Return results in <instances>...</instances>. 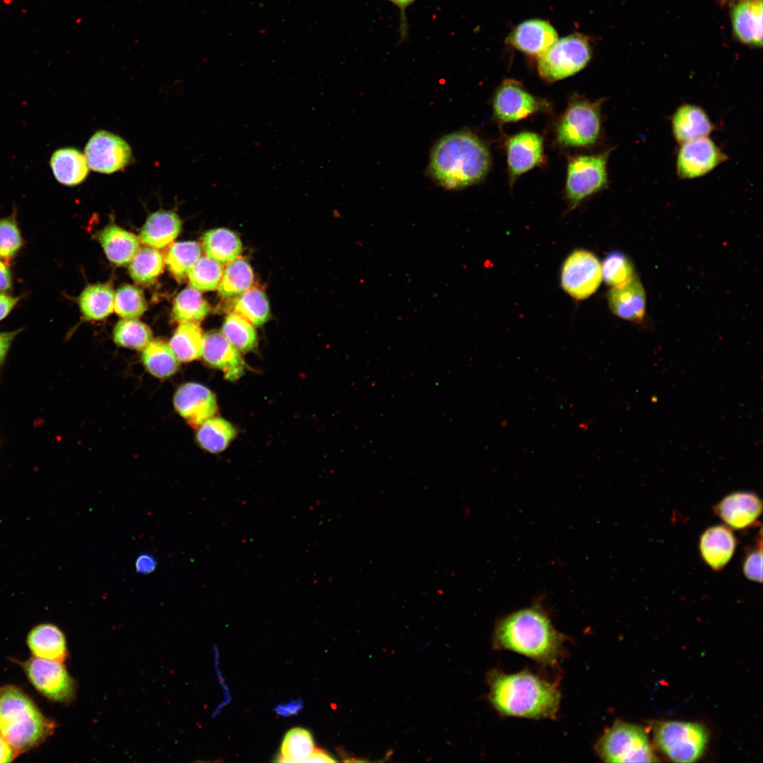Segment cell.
<instances>
[{"label": "cell", "instance_id": "1", "mask_svg": "<svg viewBox=\"0 0 763 763\" xmlns=\"http://www.w3.org/2000/svg\"><path fill=\"white\" fill-rule=\"evenodd\" d=\"M565 638L536 604L499 619L493 630L492 644L496 649L511 651L552 667L564 654Z\"/></svg>", "mask_w": 763, "mask_h": 763}, {"label": "cell", "instance_id": "2", "mask_svg": "<svg viewBox=\"0 0 763 763\" xmlns=\"http://www.w3.org/2000/svg\"><path fill=\"white\" fill-rule=\"evenodd\" d=\"M487 680L488 699L501 716L536 720L556 717L561 694L554 682L526 670L507 674L493 669Z\"/></svg>", "mask_w": 763, "mask_h": 763}, {"label": "cell", "instance_id": "3", "mask_svg": "<svg viewBox=\"0 0 763 763\" xmlns=\"http://www.w3.org/2000/svg\"><path fill=\"white\" fill-rule=\"evenodd\" d=\"M490 167V155L481 140L468 131L442 138L432 149L430 171L447 189H458L482 180Z\"/></svg>", "mask_w": 763, "mask_h": 763}, {"label": "cell", "instance_id": "4", "mask_svg": "<svg viewBox=\"0 0 763 763\" xmlns=\"http://www.w3.org/2000/svg\"><path fill=\"white\" fill-rule=\"evenodd\" d=\"M53 729L54 724L20 689L0 688V735L18 752L40 743Z\"/></svg>", "mask_w": 763, "mask_h": 763}, {"label": "cell", "instance_id": "5", "mask_svg": "<svg viewBox=\"0 0 763 763\" xmlns=\"http://www.w3.org/2000/svg\"><path fill=\"white\" fill-rule=\"evenodd\" d=\"M605 762H655L658 759L643 728L617 721L595 745Z\"/></svg>", "mask_w": 763, "mask_h": 763}, {"label": "cell", "instance_id": "6", "mask_svg": "<svg viewBox=\"0 0 763 763\" xmlns=\"http://www.w3.org/2000/svg\"><path fill=\"white\" fill-rule=\"evenodd\" d=\"M602 100L573 97L556 128L557 142L564 147L580 148L594 144L601 129Z\"/></svg>", "mask_w": 763, "mask_h": 763}, {"label": "cell", "instance_id": "7", "mask_svg": "<svg viewBox=\"0 0 763 763\" xmlns=\"http://www.w3.org/2000/svg\"><path fill=\"white\" fill-rule=\"evenodd\" d=\"M592 49L588 39L573 34L557 40L538 57V71L548 82L572 76L584 69L591 59Z\"/></svg>", "mask_w": 763, "mask_h": 763}, {"label": "cell", "instance_id": "8", "mask_svg": "<svg viewBox=\"0 0 763 763\" xmlns=\"http://www.w3.org/2000/svg\"><path fill=\"white\" fill-rule=\"evenodd\" d=\"M659 748L673 761L693 762L704 753L708 741L705 728L695 723L665 721L655 728Z\"/></svg>", "mask_w": 763, "mask_h": 763}, {"label": "cell", "instance_id": "9", "mask_svg": "<svg viewBox=\"0 0 763 763\" xmlns=\"http://www.w3.org/2000/svg\"><path fill=\"white\" fill-rule=\"evenodd\" d=\"M610 152L608 150L593 155H576L569 159L565 194L573 208L606 186L607 165Z\"/></svg>", "mask_w": 763, "mask_h": 763}, {"label": "cell", "instance_id": "10", "mask_svg": "<svg viewBox=\"0 0 763 763\" xmlns=\"http://www.w3.org/2000/svg\"><path fill=\"white\" fill-rule=\"evenodd\" d=\"M601 264L592 252L577 249L565 259L561 272V285L576 300L593 295L602 281Z\"/></svg>", "mask_w": 763, "mask_h": 763}, {"label": "cell", "instance_id": "11", "mask_svg": "<svg viewBox=\"0 0 763 763\" xmlns=\"http://www.w3.org/2000/svg\"><path fill=\"white\" fill-rule=\"evenodd\" d=\"M23 666L30 681L43 695L57 702H67L73 699L75 681L62 662L35 656Z\"/></svg>", "mask_w": 763, "mask_h": 763}, {"label": "cell", "instance_id": "12", "mask_svg": "<svg viewBox=\"0 0 763 763\" xmlns=\"http://www.w3.org/2000/svg\"><path fill=\"white\" fill-rule=\"evenodd\" d=\"M84 151L89 168L103 174L124 169L132 157L131 147L125 140L104 130L96 131L90 137Z\"/></svg>", "mask_w": 763, "mask_h": 763}, {"label": "cell", "instance_id": "13", "mask_svg": "<svg viewBox=\"0 0 763 763\" xmlns=\"http://www.w3.org/2000/svg\"><path fill=\"white\" fill-rule=\"evenodd\" d=\"M492 106L495 116L502 123L517 122L548 107L546 102L531 95L513 79L504 81L497 88Z\"/></svg>", "mask_w": 763, "mask_h": 763}, {"label": "cell", "instance_id": "14", "mask_svg": "<svg viewBox=\"0 0 763 763\" xmlns=\"http://www.w3.org/2000/svg\"><path fill=\"white\" fill-rule=\"evenodd\" d=\"M681 145L676 161L677 174L681 179L704 176L728 159L708 137Z\"/></svg>", "mask_w": 763, "mask_h": 763}, {"label": "cell", "instance_id": "15", "mask_svg": "<svg viewBox=\"0 0 763 763\" xmlns=\"http://www.w3.org/2000/svg\"><path fill=\"white\" fill-rule=\"evenodd\" d=\"M173 404L176 411L193 428H198L204 421L213 417L218 406L215 396L205 386L189 382L176 391Z\"/></svg>", "mask_w": 763, "mask_h": 763}, {"label": "cell", "instance_id": "16", "mask_svg": "<svg viewBox=\"0 0 763 763\" xmlns=\"http://www.w3.org/2000/svg\"><path fill=\"white\" fill-rule=\"evenodd\" d=\"M714 511L730 528L744 530L756 524L762 511V502L752 492H735L721 499Z\"/></svg>", "mask_w": 763, "mask_h": 763}, {"label": "cell", "instance_id": "17", "mask_svg": "<svg viewBox=\"0 0 763 763\" xmlns=\"http://www.w3.org/2000/svg\"><path fill=\"white\" fill-rule=\"evenodd\" d=\"M506 150L511 183L544 159L543 138L532 131H522L511 136L507 142Z\"/></svg>", "mask_w": 763, "mask_h": 763}, {"label": "cell", "instance_id": "18", "mask_svg": "<svg viewBox=\"0 0 763 763\" xmlns=\"http://www.w3.org/2000/svg\"><path fill=\"white\" fill-rule=\"evenodd\" d=\"M201 355L210 366L223 372L227 379L234 381L244 372V362L239 350L217 331L203 336Z\"/></svg>", "mask_w": 763, "mask_h": 763}, {"label": "cell", "instance_id": "19", "mask_svg": "<svg viewBox=\"0 0 763 763\" xmlns=\"http://www.w3.org/2000/svg\"><path fill=\"white\" fill-rule=\"evenodd\" d=\"M762 0H738L730 6L733 34L741 43L762 45Z\"/></svg>", "mask_w": 763, "mask_h": 763}, {"label": "cell", "instance_id": "20", "mask_svg": "<svg viewBox=\"0 0 763 763\" xmlns=\"http://www.w3.org/2000/svg\"><path fill=\"white\" fill-rule=\"evenodd\" d=\"M557 33L548 22L530 19L519 24L506 42L516 49L538 57L557 40Z\"/></svg>", "mask_w": 763, "mask_h": 763}, {"label": "cell", "instance_id": "21", "mask_svg": "<svg viewBox=\"0 0 763 763\" xmlns=\"http://www.w3.org/2000/svg\"><path fill=\"white\" fill-rule=\"evenodd\" d=\"M736 544L731 528L726 525H716L701 535L699 550L703 561L713 570L718 571L731 560Z\"/></svg>", "mask_w": 763, "mask_h": 763}, {"label": "cell", "instance_id": "22", "mask_svg": "<svg viewBox=\"0 0 763 763\" xmlns=\"http://www.w3.org/2000/svg\"><path fill=\"white\" fill-rule=\"evenodd\" d=\"M608 301L610 310L620 318L639 321L644 316L645 290L635 276L622 286L611 288L608 295Z\"/></svg>", "mask_w": 763, "mask_h": 763}, {"label": "cell", "instance_id": "23", "mask_svg": "<svg viewBox=\"0 0 763 763\" xmlns=\"http://www.w3.org/2000/svg\"><path fill=\"white\" fill-rule=\"evenodd\" d=\"M673 134L680 144L707 137L714 126L705 111L694 105L680 106L672 117Z\"/></svg>", "mask_w": 763, "mask_h": 763}, {"label": "cell", "instance_id": "24", "mask_svg": "<svg viewBox=\"0 0 763 763\" xmlns=\"http://www.w3.org/2000/svg\"><path fill=\"white\" fill-rule=\"evenodd\" d=\"M49 164L57 181L68 187L81 184L89 173L85 155L72 147L55 150L51 156Z\"/></svg>", "mask_w": 763, "mask_h": 763}, {"label": "cell", "instance_id": "25", "mask_svg": "<svg viewBox=\"0 0 763 763\" xmlns=\"http://www.w3.org/2000/svg\"><path fill=\"white\" fill-rule=\"evenodd\" d=\"M181 227V219L175 212L160 210L148 217L139 238L143 244L151 247L162 248L177 237Z\"/></svg>", "mask_w": 763, "mask_h": 763}, {"label": "cell", "instance_id": "26", "mask_svg": "<svg viewBox=\"0 0 763 763\" xmlns=\"http://www.w3.org/2000/svg\"><path fill=\"white\" fill-rule=\"evenodd\" d=\"M97 237L107 259L117 266L130 262L139 248L135 235L114 224L103 228Z\"/></svg>", "mask_w": 763, "mask_h": 763}, {"label": "cell", "instance_id": "27", "mask_svg": "<svg viewBox=\"0 0 763 763\" xmlns=\"http://www.w3.org/2000/svg\"><path fill=\"white\" fill-rule=\"evenodd\" d=\"M28 644L35 657L63 662L67 656L64 634L51 624L34 627L28 634Z\"/></svg>", "mask_w": 763, "mask_h": 763}, {"label": "cell", "instance_id": "28", "mask_svg": "<svg viewBox=\"0 0 763 763\" xmlns=\"http://www.w3.org/2000/svg\"><path fill=\"white\" fill-rule=\"evenodd\" d=\"M202 245L208 257L223 264L236 259L242 250L239 237L227 228H215L205 232Z\"/></svg>", "mask_w": 763, "mask_h": 763}, {"label": "cell", "instance_id": "29", "mask_svg": "<svg viewBox=\"0 0 763 763\" xmlns=\"http://www.w3.org/2000/svg\"><path fill=\"white\" fill-rule=\"evenodd\" d=\"M114 292L109 284L88 285L78 297V304L86 320H101L113 311Z\"/></svg>", "mask_w": 763, "mask_h": 763}, {"label": "cell", "instance_id": "30", "mask_svg": "<svg viewBox=\"0 0 763 763\" xmlns=\"http://www.w3.org/2000/svg\"><path fill=\"white\" fill-rule=\"evenodd\" d=\"M141 361L150 374L160 379L173 375L179 368V360L170 345L158 339L150 341L143 350Z\"/></svg>", "mask_w": 763, "mask_h": 763}, {"label": "cell", "instance_id": "31", "mask_svg": "<svg viewBox=\"0 0 763 763\" xmlns=\"http://www.w3.org/2000/svg\"><path fill=\"white\" fill-rule=\"evenodd\" d=\"M236 430L231 423L220 418H211L204 421L196 434L199 444L211 453L223 451L234 439Z\"/></svg>", "mask_w": 763, "mask_h": 763}, {"label": "cell", "instance_id": "32", "mask_svg": "<svg viewBox=\"0 0 763 763\" xmlns=\"http://www.w3.org/2000/svg\"><path fill=\"white\" fill-rule=\"evenodd\" d=\"M203 336L201 328L194 323H181L169 345L180 362H191L201 355Z\"/></svg>", "mask_w": 763, "mask_h": 763}, {"label": "cell", "instance_id": "33", "mask_svg": "<svg viewBox=\"0 0 763 763\" xmlns=\"http://www.w3.org/2000/svg\"><path fill=\"white\" fill-rule=\"evenodd\" d=\"M163 268L164 260L160 253L153 247H143L131 259L129 271L136 283L150 285L162 274Z\"/></svg>", "mask_w": 763, "mask_h": 763}, {"label": "cell", "instance_id": "34", "mask_svg": "<svg viewBox=\"0 0 763 763\" xmlns=\"http://www.w3.org/2000/svg\"><path fill=\"white\" fill-rule=\"evenodd\" d=\"M209 311V304L199 290L192 287L181 291L173 302V317L181 323L196 324L203 320Z\"/></svg>", "mask_w": 763, "mask_h": 763}, {"label": "cell", "instance_id": "35", "mask_svg": "<svg viewBox=\"0 0 763 763\" xmlns=\"http://www.w3.org/2000/svg\"><path fill=\"white\" fill-rule=\"evenodd\" d=\"M254 277L249 262L243 258H237L230 262L223 271L218 288L219 294L223 297L241 295L252 285Z\"/></svg>", "mask_w": 763, "mask_h": 763}, {"label": "cell", "instance_id": "36", "mask_svg": "<svg viewBox=\"0 0 763 763\" xmlns=\"http://www.w3.org/2000/svg\"><path fill=\"white\" fill-rule=\"evenodd\" d=\"M201 247L196 242H178L170 247L165 256V262L172 276L182 283L201 257Z\"/></svg>", "mask_w": 763, "mask_h": 763}, {"label": "cell", "instance_id": "37", "mask_svg": "<svg viewBox=\"0 0 763 763\" xmlns=\"http://www.w3.org/2000/svg\"><path fill=\"white\" fill-rule=\"evenodd\" d=\"M235 312L253 325L264 324L270 317L269 302L266 294L258 288H249L237 299Z\"/></svg>", "mask_w": 763, "mask_h": 763}, {"label": "cell", "instance_id": "38", "mask_svg": "<svg viewBox=\"0 0 763 763\" xmlns=\"http://www.w3.org/2000/svg\"><path fill=\"white\" fill-rule=\"evenodd\" d=\"M315 749L311 733L304 728H295L285 735L277 761L304 762Z\"/></svg>", "mask_w": 763, "mask_h": 763}, {"label": "cell", "instance_id": "39", "mask_svg": "<svg viewBox=\"0 0 763 763\" xmlns=\"http://www.w3.org/2000/svg\"><path fill=\"white\" fill-rule=\"evenodd\" d=\"M222 333L241 352L252 350L257 344L253 324L235 312L226 317L222 326Z\"/></svg>", "mask_w": 763, "mask_h": 763}, {"label": "cell", "instance_id": "40", "mask_svg": "<svg viewBox=\"0 0 763 763\" xmlns=\"http://www.w3.org/2000/svg\"><path fill=\"white\" fill-rule=\"evenodd\" d=\"M151 338L150 328L136 319H121L113 331V339L117 345L134 350H143Z\"/></svg>", "mask_w": 763, "mask_h": 763}, {"label": "cell", "instance_id": "41", "mask_svg": "<svg viewBox=\"0 0 763 763\" xmlns=\"http://www.w3.org/2000/svg\"><path fill=\"white\" fill-rule=\"evenodd\" d=\"M24 245L14 207L10 215L0 218V259L10 264Z\"/></svg>", "mask_w": 763, "mask_h": 763}, {"label": "cell", "instance_id": "42", "mask_svg": "<svg viewBox=\"0 0 763 763\" xmlns=\"http://www.w3.org/2000/svg\"><path fill=\"white\" fill-rule=\"evenodd\" d=\"M223 271L219 262L207 256L200 257L188 273L189 285L201 291L215 290L218 288Z\"/></svg>", "mask_w": 763, "mask_h": 763}, {"label": "cell", "instance_id": "43", "mask_svg": "<svg viewBox=\"0 0 763 763\" xmlns=\"http://www.w3.org/2000/svg\"><path fill=\"white\" fill-rule=\"evenodd\" d=\"M114 309L124 319H136L139 317L147 309L143 291L134 285H122L114 295Z\"/></svg>", "mask_w": 763, "mask_h": 763}, {"label": "cell", "instance_id": "44", "mask_svg": "<svg viewBox=\"0 0 763 763\" xmlns=\"http://www.w3.org/2000/svg\"><path fill=\"white\" fill-rule=\"evenodd\" d=\"M602 278L611 288L620 287L634 277V268L629 259L618 252H612L601 265Z\"/></svg>", "mask_w": 763, "mask_h": 763}, {"label": "cell", "instance_id": "45", "mask_svg": "<svg viewBox=\"0 0 763 763\" xmlns=\"http://www.w3.org/2000/svg\"><path fill=\"white\" fill-rule=\"evenodd\" d=\"M762 554L761 538L755 548L747 554L743 564V572L745 576L750 580L761 583Z\"/></svg>", "mask_w": 763, "mask_h": 763}, {"label": "cell", "instance_id": "46", "mask_svg": "<svg viewBox=\"0 0 763 763\" xmlns=\"http://www.w3.org/2000/svg\"><path fill=\"white\" fill-rule=\"evenodd\" d=\"M396 6L399 11V34L401 41H405L408 36V23L406 16L408 8L416 0H386Z\"/></svg>", "mask_w": 763, "mask_h": 763}, {"label": "cell", "instance_id": "47", "mask_svg": "<svg viewBox=\"0 0 763 763\" xmlns=\"http://www.w3.org/2000/svg\"><path fill=\"white\" fill-rule=\"evenodd\" d=\"M23 297V295L13 296L5 292H0V321L11 312Z\"/></svg>", "mask_w": 763, "mask_h": 763}, {"label": "cell", "instance_id": "48", "mask_svg": "<svg viewBox=\"0 0 763 763\" xmlns=\"http://www.w3.org/2000/svg\"><path fill=\"white\" fill-rule=\"evenodd\" d=\"M157 561L150 554H141L136 560L135 568L137 573L148 574L155 571Z\"/></svg>", "mask_w": 763, "mask_h": 763}, {"label": "cell", "instance_id": "49", "mask_svg": "<svg viewBox=\"0 0 763 763\" xmlns=\"http://www.w3.org/2000/svg\"><path fill=\"white\" fill-rule=\"evenodd\" d=\"M21 331H23V329L9 331H0V366L5 360L12 342Z\"/></svg>", "mask_w": 763, "mask_h": 763}, {"label": "cell", "instance_id": "50", "mask_svg": "<svg viewBox=\"0 0 763 763\" xmlns=\"http://www.w3.org/2000/svg\"><path fill=\"white\" fill-rule=\"evenodd\" d=\"M13 280L10 264L0 259V292L13 289Z\"/></svg>", "mask_w": 763, "mask_h": 763}, {"label": "cell", "instance_id": "51", "mask_svg": "<svg viewBox=\"0 0 763 763\" xmlns=\"http://www.w3.org/2000/svg\"><path fill=\"white\" fill-rule=\"evenodd\" d=\"M18 752L0 735V763L10 762Z\"/></svg>", "mask_w": 763, "mask_h": 763}, {"label": "cell", "instance_id": "52", "mask_svg": "<svg viewBox=\"0 0 763 763\" xmlns=\"http://www.w3.org/2000/svg\"><path fill=\"white\" fill-rule=\"evenodd\" d=\"M336 761L326 752L315 749L304 762H333Z\"/></svg>", "mask_w": 763, "mask_h": 763}, {"label": "cell", "instance_id": "53", "mask_svg": "<svg viewBox=\"0 0 763 763\" xmlns=\"http://www.w3.org/2000/svg\"><path fill=\"white\" fill-rule=\"evenodd\" d=\"M737 1H738V0H718V3L719 4L720 6H730L732 4L735 3Z\"/></svg>", "mask_w": 763, "mask_h": 763}]
</instances>
